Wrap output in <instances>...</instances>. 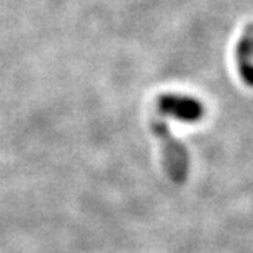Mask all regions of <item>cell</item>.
Masks as SVG:
<instances>
[{
	"instance_id": "6da1fadb",
	"label": "cell",
	"mask_w": 253,
	"mask_h": 253,
	"mask_svg": "<svg viewBox=\"0 0 253 253\" xmlns=\"http://www.w3.org/2000/svg\"><path fill=\"white\" fill-rule=\"evenodd\" d=\"M150 131L160 144L165 173L173 183H185L190 170V155L186 147L171 134L169 125L157 116L150 120Z\"/></svg>"
},
{
	"instance_id": "3957f363",
	"label": "cell",
	"mask_w": 253,
	"mask_h": 253,
	"mask_svg": "<svg viewBox=\"0 0 253 253\" xmlns=\"http://www.w3.org/2000/svg\"><path fill=\"white\" fill-rule=\"evenodd\" d=\"M237 69L242 82L253 87V23L247 25L235 51Z\"/></svg>"
},
{
	"instance_id": "7a4b0ae2",
	"label": "cell",
	"mask_w": 253,
	"mask_h": 253,
	"mask_svg": "<svg viewBox=\"0 0 253 253\" xmlns=\"http://www.w3.org/2000/svg\"><path fill=\"white\" fill-rule=\"evenodd\" d=\"M157 110L160 115L185 123H196L203 120L204 113H206L204 105L198 98L178 93L160 95L157 98Z\"/></svg>"
}]
</instances>
